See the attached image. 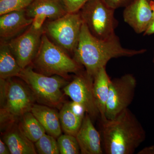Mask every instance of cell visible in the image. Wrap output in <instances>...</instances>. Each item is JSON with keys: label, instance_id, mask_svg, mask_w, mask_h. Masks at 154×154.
<instances>
[{"label": "cell", "instance_id": "8992f818", "mask_svg": "<svg viewBox=\"0 0 154 154\" xmlns=\"http://www.w3.org/2000/svg\"><path fill=\"white\" fill-rule=\"evenodd\" d=\"M83 24L79 12L68 13L56 20H46L43 25V30L51 41L73 55Z\"/></svg>", "mask_w": 154, "mask_h": 154}, {"label": "cell", "instance_id": "30bf717a", "mask_svg": "<svg viewBox=\"0 0 154 154\" xmlns=\"http://www.w3.org/2000/svg\"><path fill=\"white\" fill-rule=\"evenodd\" d=\"M93 82L94 77L85 70H82L75 74L73 79L63 89L64 94L72 102L82 106L92 119L100 115L94 98Z\"/></svg>", "mask_w": 154, "mask_h": 154}, {"label": "cell", "instance_id": "6da1fadb", "mask_svg": "<svg viewBox=\"0 0 154 154\" xmlns=\"http://www.w3.org/2000/svg\"><path fill=\"white\" fill-rule=\"evenodd\" d=\"M146 51L144 49H131L123 47L116 34L106 39L96 38L83 23L73 58L85 68L88 75L94 77L100 69L106 67L112 59L132 57L143 54Z\"/></svg>", "mask_w": 154, "mask_h": 154}, {"label": "cell", "instance_id": "ac0fdd59", "mask_svg": "<svg viewBox=\"0 0 154 154\" xmlns=\"http://www.w3.org/2000/svg\"><path fill=\"white\" fill-rule=\"evenodd\" d=\"M22 69L11 51L8 42H0V79H3L19 76Z\"/></svg>", "mask_w": 154, "mask_h": 154}, {"label": "cell", "instance_id": "7a4b0ae2", "mask_svg": "<svg viewBox=\"0 0 154 154\" xmlns=\"http://www.w3.org/2000/svg\"><path fill=\"white\" fill-rule=\"evenodd\" d=\"M101 123L106 154H134L146 140L143 126L128 108L114 118L101 120Z\"/></svg>", "mask_w": 154, "mask_h": 154}, {"label": "cell", "instance_id": "8fae6325", "mask_svg": "<svg viewBox=\"0 0 154 154\" xmlns=\"http://www.w3.org/2000/svg\"><path fill=\"white\" fill-rule=\"evenodd\" d=\"M152 17V10L148 0H134L123 11L124 22L138 34L146 32Z\"/></svg>", "mask_w": 154, "mask_h": 154}, {"label": "cell", "instance_id": "9c48e42d", "mask_svg": "<svg viewBox=\"0 0 154 154\" xmlns=\"http://www.w3.org/2000/svg\"><path fill=\"white\" fill-rule=\"evenodd\" d=\"M43 26L33 22L24 32L8 41L11 51L22 69L30 65L36 57L44 33Z\"/></svg>", "mask_w": 154, "mask_h": 154}, {"label": "cell", "instance_id": "cb8c5ba5", "mask_svg": "<svg viewBox=\"0 0 154 154\" xmlns=\"http://www.w3.org/2000/svg\"><path fill=\"white\" fill-rule=\"evenodd\" d=\"M65 7L67 13L79 12L89 0H61Z\"/></svg>", "mask_w": 154, "mask_h": 154}, {"label": "cell", "instance_id": "4fadbf2b", "mask_svg": "<svg viewBox=\"0 0 154 154\" xmlns=\"http://www.w3.org/2000/svg\"><path fill=\"white\" fill-rule=\"evenodd\" d=\"M0 17L1 40L9 41L24 32L33 23V19L28 18L25 10L15 11Z\"/></svg>", "mask_w": 154, "mask_h": 154}, {"label": "cell", "instance_id": "3957f363", "mask_svg": "<svg viewBox=\"0 0 154 154\" xmlns=\"http://www.w3.org/2000/svg\"><path fill=\"white\" fill-rule=\"evenodd\" d=\"M36 71L47 76L57 75L67 79L69 74L82 70V66L43 33L36 57L30 65Z\"/></svg>", "mask_w": 154, "mask_h": 154}, {"label": "cell", "instance_id": "7c38bea8", "mask_svg": "<svg viewBox=\"0 0 154 154\" xmlns=\"http://www.w3.org/2000/svg\"><path fill=\"white\" fill-rule=\"evenodd\" d=\"M61 0H33L25 9L27 17L43 26L46 20H54L67 14Z\"/></svg>", "mask_w": 154, "mask_h": 154}, {"label": "cell", "instance_id": "484cf974", "mask_svg": "<svg viewBox=\"0 0 154 154\" xmlns=\"http://www.w3.org/2000/svg\"><path fill=\"white\" fill-rule=\"evenodd\" d=\"M153 12L152 19L150 24L149 25L146 32L143 33L144 35H151L154 34V0H151L149 2Z\"/></svg>", "mask_w": 154, "mask_h": 154}, {"label": "cell", "instance_id": "e0dca14e", "mask_svg": "<svg viewBox=\"0 0 154 154\" xmlns=\"http://www.w3.org/2000/svg\"><path fill=\"white\" fill-rule=\"evenodd\" d=\"M110 80L106 71V67L100 69L94 77L93 92L101 120H105L107 119L105 114L109 96Z\"/></svg>", "mask_w": 154, "mask_h": 154}, {"label": "cell", "instance_id": "44dd1931", "mask_svg": "<svg viewBox=\"0 0 154 154\" xmlns=\"http://www.w3.org/2000/svg\"><path fill=\"white\" fill-rule=\"evenodd\" d=\"M55 137L48 134H44L34 143L35 148L39 154H60L57 140Z\"/></svg>", "mask_w": 154, "mask_h": 154}, {"label": "cell", "instance_id": "2e32d148", "mask_svg": "<svg viewBox=\"0 0 154 154\" xmlns=\"http://www.w3.org/2000/svg\"><path fill=\"white\" fill-rule=\"evenodd\" d=\"M3 140L11 154L37 153L33 143L25 136L18 125L12 123L5 133Z\"/></svg>", "mask_w": 154, "mask_h": 154}, {"label": "cell", "instance_id": "5bb4252c", "mask_svg": "<svg viewBox=\"0 0 154 154\" xmlns=\"http://www.w3.org/2000/svg\"><path fill=\"white\" fill-rule=\"evenodd\" d=\"M82 154H102L103 149L99 131L94 127L92 119L86 113L82 125L75 136Z\"/></svg>", "mask_w": 154, "mask_h": 154}, {"label": "cell", "instance_id": "9a60e30c", "mask_svg": "<svg viewBox=\"0 0 154 154\" xmlns=\"http://www.w3.org/2000/svg\"><path fill=\"white\" fill-rule=\"evenodd\" d=\"M31 112L44 127L47 134L58 138L61 135L59 113L54 107L34 104Z\"/></svg>", "mask_w": 154, "mask_h": 154}, {"label": "cell", "instance_id": "ba28073f", "mask_svg": "<svg viewBox=\"0 0 154 154\" xmlns=\"http://www.w3.org/2000/svg\"><path fill=\"white\" fill-rule=\"evenodd\" d=\"M137 81L131 74H126L110 80L109 96L106 107V118L116 117L132 103Z\"/></svg>", "mask_w": 154, "mask_h": 154}, {"label": "cell", "instance_id": "5b68a950", "mask_svg": "<svg viewBox=\"0 0 154 154\" xmlns=\"http://www.w3.org/2000/svg\"><path fill=\"white\" fill-rule=\"evenodd\" d=\"M12 78L1 79V122L15 121L31 111L35 99L29 88ZM28 87V86H27Z\"/></svg>", "mask_w": 154, "mask_h": 154}, {"label": "cell", "instance_id": "52a82bcc", "mask_svg": "<svg viewBox=\"0 0 154 154\" xmlns=\"http://www.w3.org/2000/svg\"><path fill=\"white\" fill-rule=\"evenodd\" d=\"M115 10L102 0H89L79 12L91 34L104 39L116 34L118 22L114 17Z\"/></svg>", "mask_w": 154, "mask_h": 154}, {"label": "cell", "instance_id": "d6986e66", "mask_svg": "<svg viewBox=\"0 0 154 154\" xmlns=\"http://www.w3.org/2000/svg\"><path fill=\"white\" fill-rule=\"evenodd\" d=\"M59 116L63 131L65 134L75 137L85 116H82L75 111L72 102L63 105L59 112Z\"/></svg>", "mask_w": 154, "mask_h": 154}, {"label": "cell", "instance_id": "d4e9b609", "mask_svg": "<svg viewBox=\"0 0 154 154\" xmlns=\"http://www.w3.org/2000/svg\"><path fill=\"white\" fill-rule=\"evenodd\" d=\"M108 7L111 8L117 9L125 8L134 0H102Z\"/></svg>", "mask_w": 154, "mask_h": 154}, {"label": "cell", "instance_id": "83f0119b", "mask_svg": "<svg viewBox=\"0 0 154 154\" xmlns=\"http://www.w3.org/2000/svg\"><path fill=\"white\" fill-rule=\"evenodd\" d=\"M138 154H154V146L146 147L139 152Z\"/></svg>", "mask_w": 154, "mask_h": 154}, {"label": "cell", "instance_id": "603a6c76", "mask_svg": "<svg viewBox=\"0 0 154 154\" xmlns=\"http://www.w3.org/2000/svg\"><path fill=\"white\" fill-rule=\"evenodd\" d=\"M33 0H0V16L15 11L25 10Z\"/></svg>", "mask_w": 154, "mask_h": 154}, {"label": "cell", "instance_id": "f1b7e54d", "mask_svg": "<svg viewBox=\"0 0 154 154\" xmlns=\"http://www.w3.org/2000/svg\"><path fill=\"white\" fill-rule=\"evenodd\" d=\"M153 63L154 64V54L153 58Z\"/></svg>", "mask_w": 154, "mask_h": 154}, {"label": "cell", "instance_id": "7402d4cb", "mask_svg": "<svg viewBox=\"0 0 154 154\" xmlns=\"http://www.w3.org/2000/svg\"><path fill=\"white\" fill-rule=\"evenodd\" d=\"M59 149L61 154L81 153L79 146L74 136L66 134L61 135L57 138Z\"/></svg>", "mask_w": 154, "mask_h": 154}, {"label": "cell", "instance_id": "4316f807", "mask_svg": "<svg viewBox=\"0 0 154 154\" xmlns=\"http://www.w3.org/2000/svg\"><path fill=\"white\" fill-rule=\"evenodd\" d=\"M11 153L10 149L5 142L0 140V154H10Z\"/></svg>", "mask_w": 154, "mask_h": 154}, {"label": "cell", "instance_id": "277c9868", "mask_svg": "<svg viewBox=\"0 0 154 154\" xmlns=\"http://www.w3.org/2000/svg\"><path fill=\"white\" fill-rule=\"evenodd\" d=\"M19 78L25 83L35 100L42 105L54 108L62 107V89L69 83L60 76H47L36 72L31 66L22 69Z\"/></svg>", "mask_w": 154, "mask_h": 154}, {"label": "cell", "instance_id": "ffe728a7", "mask_svg": "<svg viewBox=\"0 0 154 154\" xmlns=\"http://www.w3.org/2000/svg\"><path fill=\"white\" fill-rule=\"evenodd\" d=\"M18 125L25 136L33 143L46 133L44 127L31 111L19 117Z\"/></svg>", "mask_w": 154, "mask_h": 154}, {"label": "cell", "instance_id": "f546056e", "mask_svg": "<svg viewBox=\"0 0 154 154\" xmlns=\"http://www.w3.org/2000/svg\"><path fill=\"white\" fill-rule=\"evenodd\" d=\"M148 1H149V2H150V1H151V0H148Z\"/></svg>", "mask_w": 154, "mask_h": 154}]
</instances>
